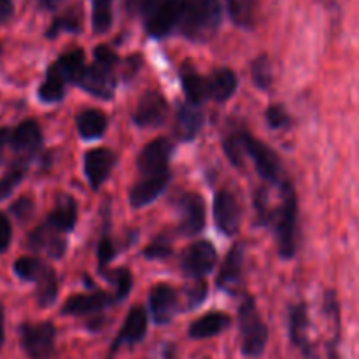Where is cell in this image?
Listing matches in <instances>:
<instances>
[{"mask_svg":"<svg viewBox=\"0 0 359 359\" xmlns=\"http://www.w3.org/2000/svg\"><path fill=\"white\" fill-rule=\"evenodd\" d=\"M170 181V172H158V174H149L142 175L139 182L133 184V188L130 189V203L132 207H146L147 203L154 202L158 196L163 193V189L168 186Z\"/></svg>","mask_w":359,"mask_h":359,"instance_id":"8fae6325","label":"cell"},{"mask_svg":"<svg viewBox=\"0 0 359 359\" xmlns=\"http://www.w3.org/2000/svg\"><path fill=\"white\" fill-rule=\"evenodd\" d=\"M42 4H44V7H48V9H55L60 4V0H42Z\"/></svg>","mask_w":359,"mask_h":359,"instance_id":"c3c4849f","label":"cell"},{"mask_svg":"<svg viewBox=\"0 0 359 359\" xmlns=\"http://www.w3.org/2000/svg\"><path fill=\"white\" fill-rule=\"evenodd\" d=\"M14 13V6L11 0H0V23H6Z\"/></svg>","mask_w":359,"mask_h":359,"instance_id":"f6af8a7d","label":"cell"},{"mask_svg":"<svg viewBox=\"0 0 359 359\" xmlns=\"http://www.w3.org/2000/svg\"><path fill=\"white\" fill-rule=\"evenodd\" d=\"M217 262V252L214 245L207 241L195 242L189 245L184 252H182L181 266L188 277H198L205 276L214 269Z\"/></svg>","mask_w":359,"mask_h":359,"instance_id":"52a82bcc","label":"cell"},{"mask_svg":"<svg viewBox=\"0 0 359 359\" xmlns=\"http://www.w3.org/2000/svg\"><path fill=\"white\" fill-rule=\"evenodd\" d=\"M182 0H142L147 34L153 37H165L177 27Z\"/></svg>","mask_w":359,"mask_h":359,"instance_id":"277c9868","label":"cell"},{"mask_svg":"<svg viewBox=\"0 0 359 359\" xmlns=\"http://www.w3.org/2000/svg\"><path fill=\"white\" fill-rule=\"evenodd\" d=\"M307 311H305L304 305H297V307L291 309L290 314V335L293 340L294 346L302 347V349H307Z\"/></svg>","mask_w":359,"mask_h":359,"instance_id":"4dcf8cb0","label":"cell"},{"mask_svg":"<svg viewBox=\"0 0 359 359\" xmlns=\"http://www.w3.org/2000/svg\"><path fill=\"white\" fill-rule=\"evenodd\" d=\"M112 258H114V245H112L111 238L104 237L100 244H98V262H100V266L107 265Z\"/></svg>","mask_w":359,"mask_h":359,"instance_id":"ab89813d","label":"cell"},{"mask_svg":"<svg viewBox=\"0 0 359 359\" xmlns=\"http://www.w3.org/2000/svg\"><path fill=\"white\" fill-rule=\"evenodd\" d=\"M23 179V168L21 167H14L0 179V200H4L6 196L11 195L14 188L20 184V181Z\"/></svg>","mask_w":359,"mask_h":359,"instance_id":"d590c367","label":"cell"},{"mask_svg":"<svg viewBox=\"0 0 359 359\" xmlns=\"http://www.w3.org/2000/svg\"><path fill=\"white\" fill-rule=\"evenodd\" d=\"M238 326L242 335V353L249 358L262 356L269 340V328L251 297H245L238 309Z\"/></svg>","mask_w":359,"mask_h":359,"instance_id":"7a4b0ae2","label":"cell"},{"mask_svg":"<svg viewBox=\"0 0 359 359\" xmlns=\"http://www.w3.org/2000/svg\"><path fill=\"white\" fill-rule=\"evenodd\" d=\"M149 309L156 325H167L177 312V293L167 284H158L149 293Z\"/></svg>","mask_w":359,"mask_h":359,"instance_id":"2e32d148","label":"cell"},{"mask_svg":"<svg viewBox=\"0 0 359 359\" xmlns=\"http://www.w3.org/2000/svg\"><path fill=\"white\" fill-rule=\"evenodd\" d=\"M116 156L107 147H93L84 154V172L91 188L98 189L111 175Z\"/></svg>","mask_w":359,"mask_h":359,"instance_id":"30bf717a","label":"cell"},{"mask_svg":"<svg viewBox=\"0 0 359 359\" xmlns=\"http://www.w3.org/2000/svg\"><path fill=\"white\" fill-rule=\"evenodd\" d=\"M242 262H244L242 245H233L231 251L228 252L226 258H224L223 265H221L219 277H217V284H219V287L231 290V287L241 280Z\"/></svg>","mask_w":359,"mask_h":359,"instance_id":"d4e9b609","label":"cell"},{"mask_svg":"<svg viewBox=\"0 0 359 359\" xmlns=\"http://www.w3.org/2000/svg\"><path fill=\"white\" fill-rule=\"evenodd\" d=\"M13 212L16 214V216L20 217V219H25V217L30 216V212H32V202H30V200H28V198L18 200V202L13 205Z\"/></svg>","mask_w":359,"mask_h":359,"instance_id":"ee69618b","label":"cell"},{"mask_svg":"<svg viewBox=\"0 0 359 359\" xmlns=\"http://www.w3.org/2000/svg\"><path fill=\"white\" fill-rule=\"evenodd\" d=\"M203 125V114L196 104H182L177 111V121H175V132L181 140L195 139Z\"/></svg>","mask_w":359,"mask_h":359,"instance_id":"44dd1931","label":"cell"},{"mask_svg":"<svg viewBox=\"0 0 359 359\" xmlns=\"http://www.w3.org/2000/svg\"><path fill=\"white\" fill-rule=\"evenodd\" d=\"M112 304V298L107 293L102 291H95V293L88 294H74L63 305L62 312L69 316H84V314H93V312L102 311L107 305Z\"/></svg>","mask_w":359,"mask_h":359,"instance_id":"ac0fdd59","label":"cell"},{"mask_svg":"<svg viewBox=\"0 0 359 359\" xmlns=\"http://www.w3.org/2000/svg\"><path fill=\"white\" fill-rule=\"evenodd\" d=\"M11 144V132L7 128H0V163L4 161L6 147Z\"/></svg>","mask_w":359,"mask_h":359,"instance_id":"bcb514c9","label":"cell"},{"mask_svg":"<svg viewBox=\"0 0 359 359\" xmlns=\"http://www.w3.org/2000/svg\"><path fill=\"white\" fill-rule=\"evenodd\" d=\"M46 269L44 263L37 258H30V256H25V258H18L14 263V272L18 277L25 280H37L39 276L42 273V270Z\"/></svg>","mask_w":359,"mask_h":359,"instance_id":"836d02e7","label":"cell"},{"mask_svg":"<svg viewBox=\"0 0 359 359\" xmlns=\"http://www.w3.org/2000/svg\"><path fill=\"white\" fill-rule=\"evenodd\" d=\"M170 252H172L170 245L165 244V242H156V244H151L149 248H146L144 255H146V258L158 259V258H165V256H170Z\"/></svg>","mask_w":359,"mask_h":359,"instance_id":"b9f144b4","label":"cell"},{"mask_svg":"<svg viewBox=\"0 0 359 359\" xmlns=\"http://www.w3.org/2000/svg\"><path fill=\"white\" fill-rule=\"evenodd\" d=\"M112 2L114 0H93V30L105 34L112 25Z\"/></svg>","mask_w":359,"mask_h":359,"instance_id":"d6a6232c","label":"cell"},{"mask_svg":"<svg viewBox=\"0 0 359 359\" xmlns=\"http://www.w3.org/2000/svg\"><path fill=\"white\" fill-rule=\"evenodd\" d=\"M65 84L67 81L63 79L62 74L55 69V67H49L48 76L46 81L42 83V86L39 88V98L46 104H53V102L62 100L63 95H65Z\"/></svg>","mask_w":359,"mask_h":359,"instance_id":"83f0119b","label":"cell"},{"mask_svg":"<svg viewBox=\"0 0 359 359\" xmlns=\"http://www.w3.org/2000/svg\"><path fill=\"white\" fill-rule=\"evenodd\" d=\"M168 105L165 98L158 91H147L137 104V111L133 114V123L137 126H158L167 118Z\"/></svg>","mask_w":359,"mask_h":359,"instance_id":"7c38bea8","label":"cell"},{"mask_svg":"<svg viewBox=\"0 0 359 359\" xmlns=\"http://www.w3.org/2000/svg\"><path fill=\"white\" fill-rule=\"evenodd\" d=\"M77 130L86 140L100 139L107 130V116L97 109H86L77 116Z\"/></svg>","mask_w":359,"mask_h":359,"instance_id":"603a6c76","label":"cell"},{"mask_svg":"<svg viewBox=\"0 0 359 359\" xmlns=\"http://www.w3.org/2000/svg\"><path fill=\"white\" fill-rule=\"evenodd\" d=\"M77 84L95 97L111 98L116 88L114 69H107V67L95 62L93 65L84 67Z\"/></svg>","mask_w":359,"mask_h":359,"instance_id":"ba28073f","label":"cell"},{"mask_svg":"<svg viewBox=\"0 0 359 359\" xmlns=\"http://www.w3.org/2000/svg\"><path fill=\"white\" fill-rule=\"evenodd\" d=\"M37 283V302L41 307H49L55 304L56 294H58V280H56L55 270L46 266L39 276Z\"/></svg>","mask_w":359,"mask_h":359,"instance_id":"f1b7e54d","label":"cell"},{"mask_svg":"<svg viewBox=\"0 0 359 359\" xmlns=\"http://www.w3.org/2000/svg\"><path fill=\"white\" fill-rule=\"evenodd\" d=\"M230 16L238 27L251 28L256 21V0H226Z\"/></svg>","mask_w":359,"mask_h":359,"instance_id":"f546056e","label":"cell"},{"mask_svg":"<svg viewBox=\"0 0 359 359\" xmlns=\"http://www.w3.org/2000/svg\"><path fill=\"white\" fill-rule=\"evenodd\" d=\"M214 221L224 235L231 237L238 231L241 209L235 196L228 191H219L214 198Z\"/></svg>","mask_w":359,"mask_h":359,"instance_id":"5bb4252c","label":"cell"},{"mask_svg":"<svg viewBox=\"0 0 359 359\" xmlns=\"http://www.w3.org/2000/svg\"><path fill=\"white\" fill-rule=\"evenodd\" d=\"M60 28H67V30H77V28H79V20H77L76 16H63V18H60V20H56L55 23H53L51 30L48 32L49 37H51V35L58 34Z\"/></svg>","mask_w":359,"mask_h":359,"instance_id":"60d3db41","label":"cell"},{"mask_svg":"<svg viewBox=\"0 0 359 359\" xmlns=\"http://www.w3.org/2000/svg\"><path fill=\"white\" fill-rule=\"evenodd\" d=\"M51 67H55L67 83H79V77L84 70V55L81 49H76L72 53H67L62 58L56 60Z\"/></svg>","mask_w":359,"mask_h":359,"instance_id":"4316f807","label":"cell"},{"mask_svg":"<svg viewBox=\"0 0 359 359\" xmlns=\"http://www.w3.org/2000/svg\"><path fill=\"white\" fill-rule=\"evenodd\" d=\"M251 76L256 86L262 88V90H269V88L272 86L273 72H272V63H270L269 56L262 55L252 62Z\"/></svg>","mask_w":359,"mask_h":359,"instance_id":"1f68e13d","label":"cell"},{"mask_svg":"<svg viewBox=\"0 0 359 359\" xmlns=\"http://www.w3.org/2000/svg\"><path fill=\"white\" fill-rule=\"evenodd\" d=\"M181 230L182 235L191 237V235L200 233L205 226V203L202 196L196 193H188L181 198Z\"/></svg>","mask_w":359,"mask_h":359,"instance_id":"9a60e30c","label":"cell"},{"mask_svg":"<svg viewBox=\"0 0 359 359\" xmlns=\"http://www.w3.org/2000/svg\"><path fill=\"white\" fill-rule=\"evenodd\" d=\"M28 245L35 251L48 252L53 258H60L65 251V241L62 238V233L48 223L32 231L28 237Z\"/></svg>","mask_w":359,"mask_h":359,"instance_id":"e0dca14e","label":"cell"},{"mask_svg":"<svg viewBox=\"0 0 359 359\" xmlns=\"http://www.w3.org/2000/svg\"><path fill=\"white\" fill-rule=\"evenodd\" d=\"M21 346L32 359H48L55 351L56 328L51 323H25L20 328Z\"/></svg>","mask_w":359,"mask_h":359,"instance_id":"5b68a950","label":"cell"},{"mask_svg":"<svg viewBox=\"0 0 359 359\" xmlns=\"http://www.w3.org/2000/svg\"><path fill=\"white\" fill-rule=\"evenodd\" d=\"M77 221V205L76 200L70 195H60L56 198L55 209L49 214L46 223L51 224L55 230H58L60 233H65L74 228Z\"/></svg>","mask_w":359,"mask_h":359,"instance_id":"ffe728a7","label":"cell"},{"mask_svg":"<svg viewBox=\"0 0 359 359\" xmlns=\"http://www.w3.org/2000/svg\"><path fill=\"white\" fill-rule=\"evenodd\" d=\"M230 326V318L223 312H210V314L202 316L189 326V337L195 340L210 339V337L219 335L221 332Z\"/></svg>","mask_w":359,"mask_h":359,"instance_id":"7402d4cb","label":"cell"},{"mask_svg":"<svg viewBox=\"0 0 359 359\" xmlns=\"http://www.w3.org/2000/svg\"><path fill=\"white\" fill-rule=\"evenodd\" d=\"M238 137V142H241V147L252 158L256 165V170L262 175L265 181L277 182L280 177V165L279 158L273 154V151L270 149L266 144L259 142L255 137L249 135V133H241Z\"/></svg>","mask_w":359,"mask_h":359,"instance_id":"8992f818","label":"cell"},{"mask_svg":"<svg viewBox=\"0 0 359 359\" xmlns=\"http://www.w3.org/2000/svg\"><path fill=\"white\" fill-rule=\"evenodd\" d=\"M207 84H209V98L224 102L237 90V77L230 69H219L207 79Z\"/></svg>","mask_w":359,"mask_h":359,"instance_id":"484cf974","label":"cell"},{"mask_svg":"<svg viewBox=\"0 0 359 359\" xmlns=\"http://www.w3.org/2000/svg\"><path fill=\"white\" fill-rule=\"evenodd\" d=\"M172 151H174V146L167 139H156L147 144L137 158V167H139L140 174L149 175L168 170V160L172 156Z\"/></svg>","mask_w":359,"mask_h":359,"instance_id":"9c48e42d","label":"cell"},{"mask_svg":"<svg viewBox=\"0 0 359 359\" xmlns=\"http://www.w3.org/2000/svg\"><path fill=\"white\" fill-rule=\"evenodd\" d=\"M186 297H188V309L198 307V305L202 304L207 297L205 280H203L202 277H198V280H196L193 286H189L188 290H186Z\"/></svg>","mask_w":359,"mask_h":359,"instance_id":"8d00e7d4","label":"cell"},{"mask_svg":"<svg viewBox=\"0 0 359 359\" xmlns=\"http://www.w3.org/2000/svg\"><path fill=\"white\" fill-rule=\"evenodd\" d=\"M266 121L272 128H283L290 123V116L280 105H270L269 111H266Z\"/></svg>","mask_w":359,"mask_h":359,"instance_id":"74e56055","label":"cell"},{"mask_svg":"<svg viewBox=\"0 0 359 359\" xmlns=\"http://www.w3.org/2000/svg\"><path fill=\"white\" fill-rule=\"evenodd\" d=\"M283 207L277 214V248L283 258H291L297 251V195L291 182H284Z\"/></svg>","mask_w":359,"mask_h":359,"instance_id":"3957f363","label":"cell"},{"mask_svg":"<svg viewBox=\"0 0 359 359\" xmlns=\"http://www.w3.org/2000/svg\"><path fill=\"white\" fill-rule=\"evenodd\" d=\"M42 144V132L41 126L34 119H27L21 123L14 132H11V147L14 153L23 160L35 156L37 151L41 149Z\"/></svg>","mask_w":359,"mask_h":359,"instance_id":"4fadbf2b","label":"cell"},{"mask_svg":"<svg viewBox=\"0 0 359 359\" xmlns=\"http://www.w3.org/2000/svg\"><path fill=\"white\" fill-rule=\"evenodd\" d=\"M181 81H182V90H184L188 102L198 105L205 98H209V84L203 76H200L193 67L186 65L181 70Z\"/></svg>","mask_w":359,"mask_h":359,"instance_id":"cb8c5ba5","label":"cell"},{"mask_svg":"<svg viewBox=\"0 0 359 359\" xmlns=\"http://www.w3.org/2000/svg\"><path fill=\"white\" fill-rule=\"evenodd\" d=\"M4 346V311L0 307V349Z\"/></svg>","mask_w":359,"mask_h":359,"instance_id":"7dc6e473","label":"cell"},{"mask_svg":"<svg viewBox=\"0 0 359 359\" xmlns=\"http://www.w3.org/2000/svg\"><path fill=\"white\" fill-rule=\"evenodd\" d=\"M147 332V314L142 307H133L126 316V321L116 339L112 351L118 349L121 344H137L144 339Z\"/></svg>","mask_w":359,"mask_h":359,"instance_id":"d6986e66","label":"cell"},{"mask_svg":"<svg viewBox=\"0 0 359 359\" xmlns=\"http://www.w3.org/2000/svg\"><path fill=\"white\" fill-rule=\"evenodd\" d=\"M95 62L107 67V69H114L116 62H118V56H116L107 46H98V48L95 49Z\"/></svg>","mask_w":359,"mask_h":359,"instance_id":"f35d334b","label":"cell"},{"mask_svg":"<svg viewBox=\"0 0 359 359\" xmlns=\"http://www.w3.org/2000/svg\"><path fill=\"white\" fill-rule=\"evenodd\" d=\"M111 280L116 284V300H125L132 287V276L128 270L119 269L111 273Z\"/></svg>","mask_w":359,"mask_h":359,"instance_id":"e575fe53","label":"cell"},{"mask_svg":"<svg viewBox=\"0 0 359 359\" xmlns=\"http://www.w3.org/2000/svg\"><path fill=\"white\" fill-rule=\"evenodd\" d=\"M221 21L217 0H182L177 27L189 41H207L216 34Z\"/></svg>","mask_w":359,"mask_h":359,"instance_id":"6da1fadb","label":"cell"},{"mask_svg":"<svg viewBox=\"0 0 359 359\" xmlns=\"http://www.w3.org/2000/svg\"><path fill=\"white\" fill-rule=\"evenodd\" d=\"M11 242V223L4 214H0V252L9 248Z\"/></svg>","mask_w":359,"mask_h":359,"instance_id":"7bdbcfd3","label":"cell"}]
</instances>
